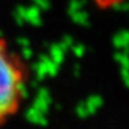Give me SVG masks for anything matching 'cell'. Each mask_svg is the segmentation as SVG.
Instances as JSON below:
<instances>
[{
  "mask_svg": "<svg viewBox=\"0 0 129 129\" xmlns=\"http://www.w3.org/2000/svg\"><path fill=\"white\" fill-rule=\"evenodd\" d=\"M28 79L29 73L24 59L7 40L0 38V126L20 111L25 100Z\"/></svg>",
  "mask_w": 129,
  "mask_h": 129,
  "instance_id": "obj_1",
  "label": "cell"
},
{
  "mask_svg": "<svg viewBox=\"0 0 129 129\" xmlns=\"http://www.w3.org/2000/svg\"><path fill=\"white\" fill-rule=\"evenodd\" d=\"M92 2L102 9H111L116 5L121 4L124 0H92Z\"/></svg>",
  "mask_w": 129,
  "mask_h": 129,
  "instance_id": "obj_2",
  "label": "cell"
}]
</instances>
